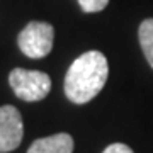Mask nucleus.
Masks as SVG:
<instances>
[{
    "mask_svg": "<svg viewBox=\"0 0 153 153\" xmlns=\"http://www.w3.org/2000/svg\"><path fill=\"white\" fill-rule=\"evenodd\" d=\"M24 136L22 116L14 105L0 107V153L16 150Z\"/></svg>",
    "mask_w": 153,
    "mask_h": 153,
    "instance_id": "4",
    "label": "nucleus"
},
{
    "mask_svg": "<svg viewBox=\"0 0 153 153\" xmlns=\"http://www.w3.org/2000/svg\"><path fill=\"white\" fill-rule=\"evenodd\" d=\"M109 76V65L100 51L78 56L65 75V94L73 104H87L97 95Z\"/></svg>",
    "mask_w": 153,
    "mask_h": 153,
    "instance_id": "1",
    "label": "nucleus"
},
{
    "mask_svg": "<svg viewBox=\"0 0 153 153\" xmlns=\"http://www.w3.org/2000/svg\"><path fill=\"white\" fill-rule=\"evenodd\" d=\"M73 138L66 133H58L48 138H39L29 146L27 153H71Z\"/></svg>",
    "mask_w": 153,
    "mask_h": 153,
    "instance_id": "5",
    "label": "nucleus"
},
{
    "mask_svg": "<svg viewBox=\"0 0 153 153\" xmlns=\"http://www.w3.org/2000/svg\"><path fill=\"white\" fill-rule=\"evenodd\" d=\"M102 153H134V152L128 145H124V143H112Z\"/></svg>",
    "mask_w": 153,
    "mask_h": 153,
    "instance_id": "8",
    "label": "nucleus"
},
{
    "mask_svg": "<svg viewBox=\"0 0 153 153\" xmlns=\"http://www.w3.org/2000/svg\"><path fill=\"white\" fill-rule=\"evenodd\" d=\"M109 4V0H78V5L83 12L92 14V12H100L104 10Z\"/></svg>",
    "mask_w": 153,
    "mask_h": 153,
    "instance_id": "7",
    "label": "nucleus"
},
{
    "mask_svg": "<svg viewBox=\"0 0 153 153\" xmlns=\"http://www.w3.org/2000/svg\"><path fill=\"white\" fill-rule=\"evenodd\" d=\"M138 38H140V44H141L143 55L153 68V19H145L140 24L138 29Z\"/></svg>",
    "mask_w": 153,
    "mask_h": 153,
    "instance_id": "6",
    "label": "nucleus"
},
{
    "mask_svg": "<svg viewBox=\"0 0 153 153\" xmlns=\"http://www.w3.org/2000/svg\"><path fill=\"white\" fill-rule=\"evenodd\" d=\"M55 41V29L43 21H33L19 33L17 44L21 51L29 58L39 60L49 55Z\"/></svg>",
    "mask_w": 153,
    "mask_h": 153,
    "instance_id": "3",
    "label": "nucleus"
},
{
    "mask_svg": "<svg viewBox=\"0 0 153 153\" xmlns=\"http://www.w3.org/2000/svg\"><path fill=\"white\" fill-rule=\"evenodd\" d=\"M9 83L14 94L26 102L43 100L51 90V78L39 70L14 68L9 73Z\"/></svg>",
    "mask_w": 153,
    "mask_h": 153,
    "instance_id": "2",
    "label": "nucleus"
}]
</instances>
